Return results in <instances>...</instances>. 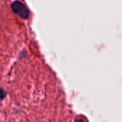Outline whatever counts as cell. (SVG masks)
Wrapping results in <instances>:
<instances>
[{
  "instance_id": "obj_1",
  "label": "cell",
  "mask_w": 122,
  "mask_h": 122,
  "mask_svg": "<svg viewBox=\"0 0 122 122\" xmlns=\"http://www.w3.org/2000/svg\"><path fill=\"white\" fill-rule=\"evenodd\" d=\"M11 8L13 12L15 13L16 14H17L21 19H26L29 18L30 12H29L28 7L26 6V5L25 4H24L22 1H21L19 0L14 1L11 5Z\"/></svg>"
},
{
  "instance_id": "obj_2",
  "label": "cell",
  "mask_w": 122,
  "mask_h": 122,
  "mask_svg": "<svg viewBox=\"0 0 122 122\" xmlns=\"http://www.w3.org/2000/svg\"><path fill=\"white\" fill-rule=\"evenodd\" d=\"M7 95V93L2 88L0 87V100H3L6 98Z\"/></svg>"
},
{
  "instance_id": "obj_3",
  "label": "cell",
  "mask_w": 122,
  "mask_h": 122,
  "mask_svg": "<svg viewBox=\"0 0 122 122\" xmlns=\"http://www.w3.org/2000/svg\"><path fill=\"white\" fill-rule=\"evenodd\" d=\"M86 122V121H84V119H76V120H75V122Z\"/></svg>"
}]
</instances>
